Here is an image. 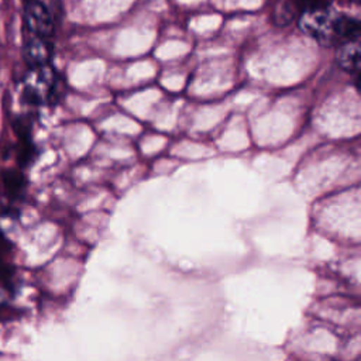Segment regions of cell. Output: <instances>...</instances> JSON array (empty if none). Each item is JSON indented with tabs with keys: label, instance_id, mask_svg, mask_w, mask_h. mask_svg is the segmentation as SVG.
Instances as JSON below:
<instances>
[{
	"label": "cell",
	"instance_id": "cell-9",
	"mask_svg": "<svg viewBox=\"0 0 361 361\" xmlns=\"http://www.w3.org/2000/svg\"><path fill=\"white\" fill-rule=\"evenodd\" d=\"M35 154V149L30 141V138H21V144H20V148H18V152H17V159L20 162L21 166L27 165L28 162H31L32 157Z\"/></svg>",
	"mask_w": 361,
	"mask_h": 361
},
{
	"label": "cell",
	"instance_id": "cell-1",
	"mask_svg": "<svg viewBox=\"0 0 361 361\" xmlns=\"http://www.w3.org/2000/svg\"><path fill=\"white\" fill-rule=\"evenodd\" d=\"M63 82L49 65L31 68L23 82V99L32 106L55 103L62 96Z\"/></svg>",
	"mask_w": 361,
	"mask_h": 361
},
{
	"label": "cell",
	"instance_id": "cell-3",
	"mask_svg": "<svg viewBox=\"0 0 361 361\" xmlns=\"http://www.w3.org/2000/svg\"><path fill=\"white\" fill-rule=\"evenodd\" d=\"M24 23L31 35L48 39L54 34V17L44 1H28L25 4Z\"/></svg>",
	"mask_w": 361,
	"mask_h": 361
},
{
	"label": "cell",
	"instance_id": "cell-6",
	"mask_svg": "<svg viewBox=\"0 0 361 361\" xmlns=\"http://www.w3.org/2000/svg\"><path fill=\"white\" fill-rule=\"evenodd\" d=\"M334 37L336 41L348 42L360 37V23L348 16H336L334 18Z\"/></svg>",
	"mask_w": 361,
	"mask_h": 361
},
{
	"label": "cell",
	"instance_id": "cell-7",
	"mask_svg": "<svg viewBox=\"0 0 361 361\" xmlns=\"http://www.w3.org/2000/svg\"><path fill=\"white\" fill-rule=\"evenodd\" d=\"M1 180H3V188L6 193L11 197H18L25 189V178L17 169L4 171Z\"/></svg>",
	"mask_w": 361,
	"mask_h": 361
},
{
	"label": "cell",
	"instance_id": "cell-11",
	"mask_svg": "<svg viewBox=\"0 0 361 361\" xmlns=\"http://www.w3.org/2000/svg\"><path fill=\"white\" fill-rule=\"evenodd\" d=\"M25 1L28 3V1H44V0H25ZM44 3H45V1H44Z\"/></svg>",
	"mask_w": 361,
	"mask_h": 361
},
{
	"label": "cell",
	"instance_id": "cell-8",
	"mask_svg": "<svg viewBox=\"0 0 361 361\" xmlns=\"http://www.w3.org/2000/svg\"><path fill=\"white\" fill-rule=\"evenodd\" d=\"M295 17V7L289 1H281L274 7L272 18L278 25H286Z\"/></svg>",
	"mask_w": 361,
	"mask_h": 361
},
{
	"label": "cell",
	"instance_id": "cell-2",
	"mask_svg": "<svg viewBox=\"0 0 361 361\" xmlns=\"http://www.w3.org/2000/svg\"><path fill=\"white\" fill-rule=\"evenodd\" d=\"M334 18L336 16L329 8L302 10L298 25L310 38L330 45L337 42L334 37Z\"/></svg>",
	"mask_w": 361,
	"mask_h": 361
},
{
	"label": "cell",
	"instance_id": "cell-4",
	"mask_svg": "<svg viewBox=\"0 0 361 361\" xmlns=\"http://www.w3.org/2000/svg\"><path fill=\"white\" fill-rule=\"evenodd\" d=\"M24 58L31 68L48 65V61L52 55V47L47 38H41L37 35L28 37L24 42Z\"/></svg>",
	"mask_w": 361,
	"mask_h": 361
},
{
	"label": "cell",
	"instance_id": "cell-5",
	"mask_svg": "<svg viewBox=\"0 0 361 361\" xmlns=\"http://www.w3.org/2000/svg\"><path fill=\"white\" fill-rule=\"evenodd\" d=\"M360 52L361 49L358 39L343 42L336 52V62L347 73L357 75L360 68Z\"/></svg>",
	"mask_w": 361,
	"mask_h": 361
},
{
	"label": "cell",
	"instance_id": "cell-10",
	"mask_svg": "<svg viewBox=\"0 0 361 361\" xmlns=\"http://www.w3.org/2000/svg\"><path fill=\"white\" fill-rule=\"evenodd\" d=\"M10 243H8V240L0 233V258L1 257H4V255H7V252L10 251Z\"/></svg>",
	"mask_w": 361,
	"mask_h": 361
}]
</instances>
